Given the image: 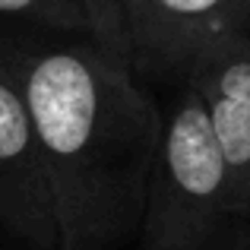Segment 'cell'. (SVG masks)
<instances>
[{
	"instance_id": "1",
	"label": "cell",
	"mask_w": 250,
	"mask_h": 250,
	"mask_svg": "<svg viewBox=\"0 0 250 250\" xmlns=\"http://www.w3.org/2000/svg\"><path fill=\"white\" fill-rule=\"evenodd\" d=\"M48 171L63 250H117L140 234L162 108L133 67L85 35L0 32Z\"/></svg>"
},
{
	"instance_id": "2",
	"label": "cell",
	"mask_w": 250,
	"mask_h": 250,
	"mask_svg": "<svg viewBox=\"0 0 250 250\" xmlns=\"http://www.w3.org/2000/svg\"><path fill=\"white\" fill-rule=\"evenodd\" d=\"M231 177L206 104L190 83L162 111V136L140 225L143 250H206L228 228Z\"/></svg>"
},
{
	"instance_id": "3",
	"label": "cell",
	"mask_w": 250,
	"mask_h": 250,
	"mask_svg": "<svg viewBox=\"0 0 250 250\" xmlns=\"http://www.w3.org/2000/svg\"><path fill=\"white\" fill-rule=\"evenodd\" d=\"M124 16L133 73L177 85L209 48L250 35V0H124Z\"/></svg>"
},
{
	"instance_id": "4",
	"label": "cell",
	"mask_w": 250,
	"mask_h": 250,
	"mask_svg": "<svg viewBox=\"0 0 250 250\" xmlns=\"http://www.w3.org/2000/svg\"><path fill=\"white\" fill-rule=\"evenodd\" d=\"M0 238L10 250H63L61 222L32 121L0 73Z\"/></svg>"
},
{
	"instance_id": "5",
	"label": "cell",
	"mask_w": 250,
	"mask_h": 250,
	"mask_svg": "<svg viewBox=\"0 0 250 250\" xmlns=\"http://www.w3.org/2000/svg\"><path fill=\"white\" fill-rule=\"evenodd\" d=\"M206 104L231 177V212L250 219V35L209 48L190 67L187 80Z\"/></svg>"
},
{
	"instance_id": "6",
	"label": "cell",
	"mask_w": 250,
	"mask_h": 250,
	"mask_svg": "<svg viewBox=\"0 0 250 250\" xmlns=\"http://www.w3.org/2000/svg\"><path fill=\"white\" fill-rule=\"evenodd\" d=\"M0 32H61L89 38V22L80 0H0Z\"/></svg>"
},
{
	"instance_id": "7",
	"label": "cell",
	"mask_w": 250,
	"mask_h": 250,
	"mask_svg": "<svg viewBox=\"0 0 250 250\" xmlns=\"http://www.w3.org/2000/svg\"><path fill=\"white\" fill-rule=\"evenodd\" d=\"M89 38L111 54L114 61L130 67V42H127V16H124V0H80Z\"/></svg>"
},
{
	"instance_id": "8",
	"label": "cell",
	"mask_w": 250,
	"mask_h": 250,
	"mask_svg": "<svg viewBox=\"0 0 250 250\" xmlns=\"http://www.w3.org/2000/svg\"><path fill=\"white\" fill-rule=\"evenodd\" d=\"M241 228H244V222L234 225V228H228V231L222 234L219 241H212L206 250H241Z\"/></svg>"
},
{
	"instance_id": "9",
	"label": "cell",
	"mask_w": 250,
	"mask_h": 250,
	"mask_svg": "<svg viewBox=\"0 0 250 250\" xmlns=\"http://www.w3.org/2000/svg\"><path fill=\"white\" fill-rule=\"evenodd\" d=\"M241 250H250V219L244 222V228H241Z\"/></svg>"
}]
</instances>
